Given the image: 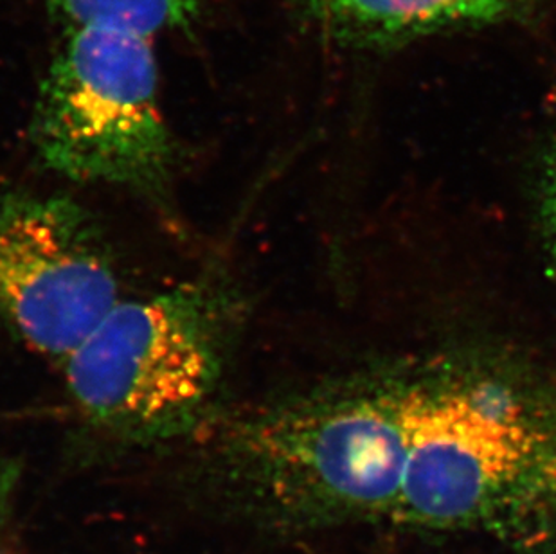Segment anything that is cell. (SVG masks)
Instances as JSON below:
<instances>
[{
    "label": "cell",
    "instance_id": "cell-6",
    "mask_svg": "<svg viewBox=\"0 0 556 554\" xmlns=\"http://www.w3.org/2000/svg\"><path fill=\"white\" fill-rule=\"evenodd\" d=\"M542 221L546 225V235L556 252V142L553 147L546 173H544V186H542Z\"/></svg>",
    "mask_w": 556,
    "mask_h": 554
},
{
    "label": "cell",
    "instance_id": "cell-4",
    "mask_svg": "<svg viewBox=\"0 0 556 554\" xmlns=\"http://www.w3.org/2000/svg\"><path fill=\"white\" fill-rule=\"evenodd\" d=\"M122 298L111 241L84 205L0 186V337L62 362Z\"/></svg>",
    "mask_w": 556,
    "mask_h": 554
},
{
    "label": "cell",
    "instance_id": "cell-2",
    "mask_svg": "<svg viewBox=\"0 0 556 554\" xmlns=\"http://www.w3.org/2000/svg\"><path fill=\"white\" fill-rule=\"evenodd\" d=\"M251 304L226 268L119 299L63 358L79 424L125 446L186 443L229 405Z\"/></svg>",
    "mask_w": 556,
    "mask_h": 554
},
{
    "label": "cell",
    "instance_id": "cell-1",
    "mask_svg": "<svg viewBox=\"0 0 556 554\" xmlns=\"http://www.w3.org/2000/svg\"><path fill=\"white\" fill-rule=\"evenodd\" d=\"M556 507V382L509 362L407 373L388 524L530 531Z\"/></svg>",
    "mask_w": 556,
    "mask_h": 554
},
{
    "label": "cell",
    "instance_id": "cell-5",
    "mask_svg": "<svg viewBox=\"0 0 556 554\" xmlns=\"http://www.w3.org/2000/svg\"><path fill=\"white\" fill-rule=\"evenodd\" d=\"M339 37L404 38L501 21L520 0H289Z\"/></svg>",
    "mask_w": 556,
    "mask_h": 554
},
{
    "label": "cell",
    "instance_id": "cell-3",
    "mask_svg": "<svg viewBox=\"0 0 556 554\" xmlns=\"http://www.w3.org/2000/svg\"><path fill=\"white\" fill-rule=\"evenodd\" d=\"M54 43L29 123L38 163L59 177L174 207L177 150L161 103V11L130 0H46Z\"/></svg>",
    "mask_w": 556,
    "mask_h": 554
}]
</instances>
